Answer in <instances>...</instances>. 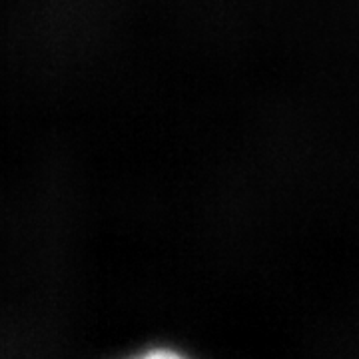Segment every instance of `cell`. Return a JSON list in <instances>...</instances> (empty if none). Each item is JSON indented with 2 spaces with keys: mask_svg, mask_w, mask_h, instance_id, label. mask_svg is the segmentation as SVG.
<instances>
[{
  "mask_svg": "<svg viewBox=\"0 0 359 359\" xmlns=\"http://www.w3.org/2000/svg\"><path fill=\"white\" fill-rule=\"evenodd\" d=\"M134 359H186L178 355V353H174V351H166V349H158V351H148V353H144L140 358H134Z\"/></svg>",
  "mask_w": 359,
  "mask_h": 359,
  "instance_id": "6da1fadb",
  "label": "cell"
}]
</instances>
